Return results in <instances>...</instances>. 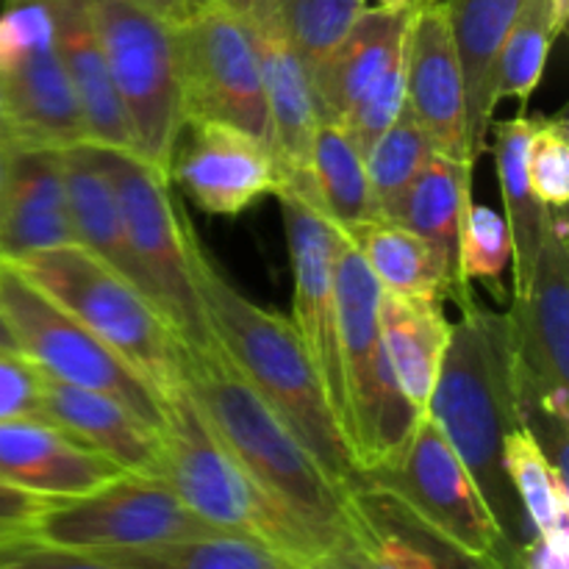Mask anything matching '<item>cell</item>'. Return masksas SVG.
<instances>
[{
	"label": "cell",
	"mask_w": 569,
	"mask_h": 569,
	"mask_svg": "<svg viewBox=\"0 0 569 569\" xmlns=\"http://www.w3.org/2000/svg\"><path fill=\"white\" fill-rule=\"evenodd\" d=\"M428 417L467 467L506 542L522 556L533 528L503 467L506 437L526 428L517 403L506 315L483 309L472 298L461 303V320L450 326Z\"/></svg>",
	"instance_id": "cell-1"
},
{
	"label": "cell",
	"mask_w": 569,
	"mask_h": 569,
	"mask_svg": "<svg viewBox=\"0 0 569 569\" xmlns=\"http://www.w3.org/2000/svg\"><path fill=\"white\" fill-rule=\"evenodd\" d=\"M189 264L206 322L228 359L326 476L353 492V453L295 322L244 298L206 253L194 228L189 231Z\"/></svg>",
	"instance_id": "cell-2"
},
{
	"label": "cell",
	"mask_w": 569,
	"mask_h": 569,
	"mask_svg": "<svg viewBox=\"0 0 569 569\" xmlns=\"http://www.w3.org/2000/svg\"><path fill=\"white\" fill-rule=\"evenodd\" d=\"M181 387L233 459L322 550H331L353 531V492L326 476L315 456L244 381L217 339L211 345L181 342Z\"/></svg>",
	"instance_id": "cell-3"
},
{
	"label": "cell",
	"mask_w": 569,
	"mask_h": 569,
	"mask_svg": "<svg viewBox=\"0 0 569 569\" xmlns=\"http://www.w3.org/2000/svg\"><path fill=\"white\" fill-rule=\"evenodd\" d=\"M161 411L159 478L194 517L214 531L239 533L267 545L298 569H309L326 553L322 545L233 459L187 389L167 395Z\"/></svg>",
	"instance_id": "cell-4"
},
{
	"label": "cell",
	"mask_w": 569,
	"mask_h": 569,
	"mask_svg": "<svg viewBox=\"0 0 569 569\" xmlns=\"http://www.w3.org/2000/svg\"><path fill=\"white\" fill-rule=\"evenodd\" d=\"M14 264L50 300L109 345L164 403L181 389V339L133 283L81 244L33 253Z\"/></svg>",
	"instance_id": "cell-5"
},
{
	"label": "cell",
	"mask_w": 569,
	"mask_h": 569,
	"mask_svg": "<svg viewBox=\"0 0 569 569\" xmlns=\"http://www.w3.org/2000/svg\"><path fill=\"white\" fill-rule=\"evenodd\" d=\"M522 422L567 476L569 250L565 209H550L531 278L506 315Z\"/></svg>",
	"instance_id": "cell-6"
},
{
	"label": "cell",
	"mask_w": 569,
	"mask_h": 569,
	"mask_svg": "<svg viewBox=\"0 0 569 569\" xmlns=\"http://www.w3.org/2000/svg\"><path fill=\"white\" fill-rule=\"evenodd\" d=\"M333 295L348 389V445L359 478L361 472L392 461L406 448L422 415L400 389L381 345V283L345 233H339L333 250Z\"/></svg>",
	"instance_id": "cell-7"
},
{
	"label": "cell",
	"mask_w": 569,
	"mask_h": 569,
	"mask_svg": "<svg viewBox=\"0 0 569 569\" xmlns=\"http://www.w3.org/2000/svg\"><path fill=\"white\" fill-rule=\"evenodd\" d=\"M89 150L114 189L128 248L148 281L150 303L183 345H211L214 333L206 322L189 264L192 222L170 194V176L131 150L94 142H89Z\"/></svg>",
	"instance_id": "cell-8"
},
{
	"label": "cell",
	"mask_w": 569,
	"mask_h": 569,
	"mask_svg": "<svg viewBox=\"0 0 569 569\" xmlns=\"http://www.w3.org/2000/svg\"><path fill=\"white\" fill-rule=\"evenodd\" d=\"M133 153L170 176L187 128L176 26L126 0H89Z\"/></svg>",
	"instance_id": "cell-9"
},
{
	"label": "cell",
	"mask_w": 569,
	"mask_h": 569,
	"mask_svg": "<svg viewBox=\"0 0 569 569\" xmlns=\"http://www.w3.org/2000/svg\"><path fill=\"white\" fill-rule=\"evenodd\" d=\"M353 489L383 495L465 553L500 569H522V556L495 526L470 472L431 417L417 422L406 448L392 461L361 472Z\"/></svg>",
	"instance_id": "cell-10"
},
{
	"label": "cell",
	"mask_w": 569,
	"mask_h": 569,
	"mask_svg": "<svg viewBox=\"0 0 569 569\" xmlns=\"http://www.w3.org/2000/svg\"><path fill=\"white\" fill-rule=\"evenodd\" d=\"M183 109L189 122H222L276 156L264 81L244 17L228 0H194L176 26Z\"/></svg>",
	"instance_id": "cell-11"
},
{
	"label": "cell",
	"mask_w": 569,
	"mask_h": 569,
	"mask_svg": "<svg viewBox=\"0 0 569 569\" xmlns=\"http://www.w3.org/2000/svg\"><path fill=\"white\" fill-rule=\"evenodd\" d=\"M0 315L14 337L17 350L44 376L72 387L111 395L161 431L164 411L153 389L100 342L70 311L33 287L14 264L0 259Z\"/></svg>",
	"instance_id": "cell-12"
},
{
	"label": "cell",
	"mask_w": 569,
	"mask_h": 569,
	"mask_svg": "<svg viewBox=\"0 0 569 569\" xmlns=\"http://www.w3.org/2000/svg\"><path fill=\"white\" fill-rule=\"evenodd\" d=\"M214 533L161 478L122 472L78 498L44 500L33 542L78 553H114Z\"/></svg>",
	"instance_id": "cell-13"
},
{
	"label": "cell",
	"mask_w": 569,
	"mask_h": 569,
	"mask_svg": "<svg viewBox=\"0 0 569 569\" xmlns=\"http://www.w3.org/2000/svg\"><path fill=\"white\" fill-rule=\"evenodd\" d=\"M278 200L292 256L295 298L292 322L317 367L326 398L348 439V389L339 350L337 295H333V250L339 231L322 214L309 178H283Z\"/></svg>",
	"instance_id": "cell-14"
},
{
	"label": "cell",
	"mask_w": 569,
	"mask_h": 569,
	"mask_svg": "<svg viewBox=\"0 0 569 569\" xmlns=\"http://www.w3.org/2000/svg\"><path fill=\"white\" fill-rule=\"evenodd\" d=\"M406 106L433 153L476 164L467 122V87L448 9L437 0L411 9L406 33Z\"/></svg>",
	"instance_id": "cell-15"
},
{
	"label": "cell",
	"mask_w": 569,
	"mask_h": 569,
	"mask_svg": "<svg viewBox=\"0 0 569 569\" xmlns=\"http://www.w3.org/2000/svg\"><path fill=\"white\" fill-rule=\"evenodd\" d=\"M170 172L206 214L237 217L281 187L278 161L259 139L222 122H189Z\"/></svg>",
	"instance_id": "cell-16"
},
{
	"label": "cell",
	"mask_w": 569,
	"mask_h": 569,
	"mask_svg": "<svg viewBox=\"0 0 569 569\" xmlns=\"http://www.w3.org/2000/svg\"><path fill=\"white\" fill-rule=\"evenodd\" d=\"M244 17L253 37L267 109L276 133V161L283 178L311 176V142L317 131L311 72L289 42L276 0H228Z\"/></svg>",
	"instance_id": "cell-17"
},
{
	"label": "cell",
	"mask_w": 569,
	"mask_h": 569,
	"mask_svg": "<svg viewBox=\"0 0 569 569\" xmlns=\"http://www.w3.org/2000/svg\"><path fill=\"white\" fill-rule=\"evenodd\" d=\"M6 206L0 220V259L22 261L50 248L76 244L67 203L64 150L9 144Z\"/></svg>",
	"instance_id": "cell-18"
},
{
	"label": "cell",
	"mask_w": 569,
	"mask_h": 569,
	"mask_svg": "<svg viewBox=\"0 0 569 569\" xmlns=\"http://www.w3.org/2000/svg\"><path fill=\"white\" fill-rule=\"evenodd\" d=\"M122 470L44 420L0 422V481L42 500L78 498Z\"/></svg>",
	"instance_id": "cell-19"
},
{
	"label": "cell",
	"mask_w": 569,
	"mask_h": 569,
	"mask_svg": "<svg viewBox=\"0 0 569 569\" xmlns=\"http://www.w3.org/2000/svg\"><path fill=\"white\" fill-rule=\"evenodd\" d=\"M409 11L365 9L342 42L311 70L317 122L342 126L345 117L406 59Z\"/></svg>",
	"instance_id": "cell-20"
},
{
	"label": "cell",
	"mask_w": 569,
	"mask_h": 569,
	"mask_svg": "<svg viewBox=\"0 0 569 569\" xmlns=\"http://www.w3.org/2000/svg\"><path fill=\"white\" fill-rule=\"evenodd\" d=\"M42 420L98 450L131 476H161V431L111 395L42 372Z\"/></svg>",
	"instance_id": "cell-21"
},
{
	"label": "cell",
	"mask_w": 569,
	"mask_h": 569,
	"mask_svg": "<svg viewBox=\"0 0 569 569\" xmlns=\"http://www.w3.org/2000/svg\"><path fill=\"white\" fill-rule=\"evenodd\" d=\"M53 20V42L76 92L87 142L131 150L133 139L111 83L109 61L94 28L89 0H42Z\"/></svg>",
	"instance_id": "cell-22"
},
{
	"label": "cell",
	"mask_w": 569,
	"mask_h": 569,
	"mask_svg": "<svg viewBox=\"0 0 569 569\" xmlns=\"http://www.w3.org/2000/svg\"><path fill=\"white\" fill-rule=\"evenodd\" d=\"M0 81L14 142L56 150L87 142L81 109L56 53V42L33 50L0 72Z\"/></svg>",
	"instance_id": "cell-23"
},
{
	"label": "cell",
	"mask_w": 569,
	"mask_h": 569,
	"mask_svg": "<svg viewBox=\"0 0 569 569\" xmlns=\"http://www.w3.org/2000/svg\"><path fill=\"white\" fill-rule=\"evenodd\" d=\"M472 203V164L431 153L420 176L411 181L400 198L389 222L409 228L437 253L450 281L459 292V306L472 298L470 287L461 281L459 244L467 209Z\"/></svg>",
	"instance_id": "cell-24"
},
{
	"label": "cell",
	"mask_w": 569,
	"mask_h": 569,
	"mask_svg": "<svg viewBox=\"0 0 569 569\" xmlns=\"http://www.w3.org/2000/svg\"><path fill=\"white\" fill-rule=\"evenodd\" d=\"M378 331L400 389L426 417L450 339V322L445 317L442 300L403 298L381 289Z\"/></svg>",
	"instance_id": "cell-25"
},
{
	"label": "cell",
	"mask_w": 569,
	"mask_h": 569,
	"mask_svg": "<svg viewBox=\"0 0 569 569\" xmlns=\"http://www.w3.org/2000/svg\"><path fill=\"white\" fill-rule=\"evenodd\" d=\"M526 3L528 0H442L465 72L467 122L476 159L489 148V126L495 120V106L489 98L495 59Z\"/></svg>",
	"instance_id": "cell-26"
},
{
	"label": "cell",
	"mask_w": 569,
	"mask_h": 569,
	"mask_svg": "<svg viewBox=\"0 0 569 569\" xmlns=\"http://www.w3.org/2000/svg\"><path fill=\"white\" fill-rule=\"evenodd\" d=\"M64 178L76 244H81L87 253L111 267L148 298V281L128 248L114 189L94 161L89 142H78L64 150Z\"/></svg>",
	"instance_id": "cell-27"
},
{
	"label": "cell",
	"mask_w": 569,
	"mask_h": 569,
	"mask_svg": "<svg viewBox=\"0 0 569 569\" xmlns=\"http://www.w3.org/2000/svg\"><path fill=\"white\" fill-rule=\"evenodd\" d=\"M356 528L309 569H428L431 556L411 517L383 495L353 489Z\"/></svg>",
	"instance_id": "cell-28"
},
{
	"label": "cell",
	"mask_w": 569,
	"mask_h": 569,
	"mask_svg": "<svg viewBox=\"0 0 569 569\" xmlns=\"http://www.w3.org/2000/svg\"><path fill=\"white\" fill-rule=\"evenodd\" d=\"M537 117L520 111L511 120H500L489 126V137H495V164H498L500 194L506 203V220L515 242V292H520L531 278L542 248L545 231L550 222V209L533 194L528 181V139H531Z\"/></svg>",
	"instance_id": "cell-29"
},
{
	"label": "cell",
	"mask_w": 569,
	"mask_h": 569,
	"mask_svg": "<svg viewBox=\"0 0 569 569\" xmlns=\"http://www.w3.org/2000/svg\"><path fill=\"white\" fill-rule=\"evenodd\" d=\"M353 248L367 261L383 292L403 298H453L459 303L456 283L431 248L409 228L389 220H376L348 233Z\"/></svg>",
	"instance_id": "cell-30"
},
{
	"label": "cell",
	"mask_w": 569,
	"mask_h": 569,
	"mask_svg": "<svg viewBox=\"0 0 569 569\" xmlns=\"http://www.w3.org/2000/svg\"><path fill=\"white\" fill-rule=\"evenodd\" d=\"M311 187L322 214L345 237L381 220L365 156L339 126L317 122L311 142Z\"/></svg>",
	"instance_id": "cell-31"
},
{
	"label": "cell",
	"mask_w": 569,
	"mask_h": 569,
	"mask_svg": "<svg viewBox=\"0 0 569 569\" xmlns=\"http://www.w3.org/2000/svg\"><path fill=\"white\" fill-rule=\"evenodd\" d=\"M126 569H298L287 559L239 533H203L181 542L156 545L142 550L92 553Z\"/></svg>",
	"instance_id": "cell-32"
},
{
	"label": "cell",
	"mask_w": 569,
	"mask_h": 569,
	"mask_svg": "<svg viewBox=\"0 0 569 569\" xmlns=\"http://www.w3.org/2000/svg\"><path fill=\"white\" fill-rule=\"evenodd\" d=\"M556 39L559 37L553 31L548 0H528L526 9L506 33L498 59H495L492 81H489V98H492L495 109L500 106V100H517V103L528 106L542 81L545 61H548Z\"/></svg>",
	"instance_id": "cell-33"
},
{
	"label": "cell",
	"mask_w": 569,
	"mask_h": 569,
	"mask_svg": "<svg viewBox=\"0 0 569 569\" xmlns=\"http://www.w3.org/2000/svg\"><path fill=\"white\" fill-rule=\"evenodd\" d=\"M503 467L533 533H545L569 522L567 476L556 470L528 428H517L506 437Z\"/></svg>",
	"instance_id": "cell-34"
},
{
	"label": "cell",
	"mask_w": 569,
	"mask_h": 569,
	"mask_svg": "<svg viewBox=\"0 0 569 569\" xmlns=\"http://www.w3.org/2000/svg\"><path fill=\"white\" fill-rule=\"evenodd\" d=\"M431 153L433 150L428 144L426 133H422L420 122H417L415 111L403 106L398 120L378 137L370 153L365 156L372 198H376L378 211H381V220L392 217L403 192L420 176Z\"/></svg>",
	"instance_id": "cell-35"
},
{
	"label": "cell",
	"mask_w": 569,
	"mask_h": 569,
	"mask_svg": "<svg viewBox=\"0 0 569 569\" xmlns=\"http://www.w3.org/2000/svg\"><path fill=\"white\" fill-rule=\"evenodd\" d=\"M365 9V0H276L278 20L309 72L342 42Z\"/></svg>",
	"instance_id": "cell-36"
},
{
	"label": "cell",
	"mask_w": 569,
	"mask_h": 569,
	"mask_svg": "<svg viewBox=\"0 0 569 569\" xmlns=\"http://www.w3.org/2000/svg\"><path fill=\"white\" fill-rule=\"evenodd\" d=\"M511 261H515V242H511L509 220L492 206L470 203L459 244L461 281L467 287L470 281H487L489 287H498Z\"/></svg>",
	"instance_id": "cell-37"
},
{
	"label": "cell",
	"mask_w": 569,
	"mask_h": 569,
	"mask_svg": "<svg viewBox=\"0 0 569 569\" xmlns=\"http://www.w3.org/2000/svg\"><path fill=\"white\" fill-rule=\"evenodd\" d=\"M528 181L548 209H565L569 200V126L567 114H537L528 139Z\"/></svg>",
	"instance_id": "cell-38"
},
{
	"label": "cell",
	"mask_w": 569,
	"mask_h": 569,
	"mask_svg": "<svg viewBox=\"0 0 569 569\" xmlns=\"http://www.w3.org/2000/svg\"><path fill=\"white\" fill-rule=\"evenodd\" d=\"M53 42V20L42 0H11L0 11V72Z\"/></svg>",
	"instance_id": "cell-39"
},
{
	"label": "cell",
	"mask_w": 569,
	"mask_h": 569,
	"mask_svg": "<svg viewBox=\"0 0 569 569\" xmlns=\"http://www.w3.org/2000/svg\"><path fill=\"white\" fill-rule=\"evenodd\" d=\"M42 420V370L20 350L0 348V422Z\"/></svg>",
	"instance_id": "cell-40"
},
{
	"label": "cell",
	"mask_w": 569,
	"mask_h": 569,
	"mask_svg": "<svg viewBox=\"0 0 569 569\" xmlns=\"http://www.w3.org/2000/svg\"><path fill=\"white\" fill-rule=\"evenodd\" d=\"M44 500L0 481V548L33 542V526Z\"/></svg>",
	"instance_id": "cell-41"
},
{
	"label": "cell",
	"mask_w": 569,
	"mask_h": 569,
	"mask_svg": "<svg viewBox=\"0 0 569 569\" xmlns=\"http://www.w3.org/2000/svg\"><path fill=\"white\" fill-rule=\"evenodd\" d=\"M0 569H126L117 567L111 561L100 559L92 553H78V550H61V548H48V545L28 542L22 548L11 550Z\"/></svg>",
	"instance_id": "cell-42"
},
{
	"label": "cell",
	"mask_w": 569,
	"mask_h": 569,
	"mask_svg": "<svg viewBox=\"0 0 569 569\" xmlns=\"http://www.w3.org/2000/svg\"><path fill=\"white\" fill-rule=\"evenodd\" d=\"M522 569H569V528L556 526L545 533H533L522 548Z\"/></svg>",
	"instance_id": "cell-43"
},
{
	"label": "cell",
	"mask_w": 569,
	"mask_h": 569,
	"mask_svg": "<svg viewBox=\"0 0 569 569\" xmlns=\"http://www.w3.org/2000/svg\"><path fill=\"white\" fill-rule=\"evenodd\" d=\"M395 506H398V503H395ZM411 522H415L417 537H420V542L426 545L428 556H431V567H428V569H500L498 565H492V561L478 559V556H470V553H465V550L453 548L450 542L439 539L437 533L428 531L426 526H420L415 517H411Z\"/></svg>",
	"instance_id": "cell-44"
},
{
	"label": "cell",
	"mask_w": 569,
	"mask_h": 569,
	"mask_svg": "<svg viewBox=\"0 0 569 569\" xmlns=\"http://www.w3.org/2000/svg\"><path fill=\"white\" fill-rule=\"evenodd\" d=\"M126 3L139 6V9L150 11V14H156L159 20L170 22V26H178V22L192 11L194 0H126Z\"/></svg>",
	"instance_id": "cell-45"
},
{
	"label": "cell",
	"mask_w": 569,
	"mask_h": 569,
	"mask_svg": "<svg viewBox=\"0 0 569 569\" xmlns=\"http://www.w3.org/2000/svg\"><path fill=\"white\" fill-rule=\"evenodd\" d=\"M550 3V17H553V31L556 37H561L569 20V0H548Z\"/></svg>",
	"instance_id": "cell-46"
},
{
	"label": "cell",
	"mask_w": 569,
	"mask_h": 569,
	"mask_svg": "<svg viewBox=\"0 0 569 569\" xmlns=\"http://www.w3.org/2000/svg\"><path fill=\"white\" fill-rule=\"evenodd\" d=\"M14 142L11 137V122H9V111H6V94H3V81H0V148L9 150V144Z\"/></svg>",
	"instance_id": "cell-47"
},
{
	"label": "cell",
	"mask_w": 569,
	"mask_h": 569,
	"mask_svg": "<svg viewBox=\"0 0 569 569\" xmlns=\"http://www.w3.org/2000/svg\"><path fill=\"white\" fill-rule=\"evenodd\" d=\"M6 178H9V164H6V148H0V220L6 206Z\"/></svg>",
	"instance_id": "cell-48"
},
{
	"label": "cell",
	"mask_w": 569,
	"mask_h": 569,
	"mask_svg": "<svg viewBox=\"0 0 569 569\" xmlns=\"http://www.w3.org/2000/svg\"><path fill=\"white\" fill-rule=\"evenodd\" d=\"M376 9H387V11H409L415 9L417 0H376Z\"/></svg>",
	"instance_id": "cell-49"
},
{
	"label": "cell",
	"mask_w": 569,
	"mask_h": 569,
	"mask_svg": "<svg viewBox=\"0 0 569 569\" xmlns=\"http://www.w3.org/2000/svg\"><path fill=\"white\" fill-rule=\"evenodd\" d=\"M0 348H3V350H17V342H14V337H11L9 326H6L3 315H0Z\"/></svg>",
	"instance_id": "cell-50"
},
{
	"label": "cell",
	"mask_w": 569,
	"mask_h": 569,
	"mask_svg": "<svg viewBox=\"0 0 569 569\" xmlns=\"http://www.w3.org/2000/svg\"><path fill=\"white\" fill-rule=\"evenodd\" d=\"M20 548H22V545H20ZM11 550H17V548H0V561H3V559H6V556H9V553H11Z\"/></svg>",
	"instance_id": "cell-51"
},
{
	"label": "cell",
	"mask_w": 569,
	"mask_h": 569,
	"mask_svg": "<svg viewBox=\"0 0 569 569\" xmlns=\"http://www.w3.org/2000/svg\"><path fill=\"white\" fill-rule=\"evenodd\" d=\"M417 3H428V0H417Z\"/></svg>",
	"instance_id": "cell-52"
},
{
	"label": "cell",
	"mask_w": 569,
	"mask_h": 569,
	"mask_svg": "<svg viewBox=\"0 0 569 569\" xmlns=\"http://www.w3.org/2000/svg\"><path fill=\"white\" fill-rule=\"evenodd\" d=\"M437 3H442V0H437Z\"/></svg>",
	"instance_id": "cell-53"
}]
</instances>
